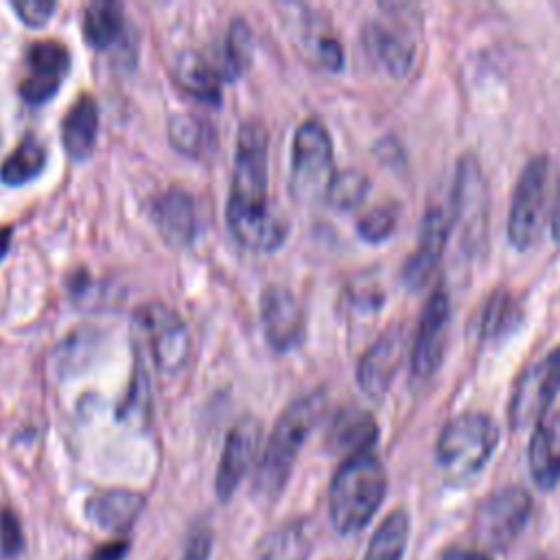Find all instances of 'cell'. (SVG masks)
Here are the masks:
<instances>
[{"label": "cell", "instance_id": "obj_1", "mask_svg": "<svg viewBox=\"0 0 560 560\" xmlns=\"http://www.w3.org/2000/svg\"><path fill=\"white\" fill-rule=\"evenodd\" d=\"M267 129L260 120L249 118L236 136L225 219L236 241L256 252H271L287 238V223L267 197Z\"/></svg>", "mask_w": 560, "mask_h": 560}, {"label": "cell", "instance_id": "obj_2", "mask_svg": "<svg viewBox=\"0 0 560 560\" xmlns=\"http://www.w3.org/2000/svg\"><path fill=\"white\" fill-rule=\"evenodd\" d=\"M326 409V394L315 389L295 398L276 420L269 442L262 451L256 470V492L265 499H276L295 464V457Z\"/></svg>", "mask_w": 560, "mask_h": 560}, {"label": "cell", "instance_id": "obj_3", "mask_svg": "<svg viewBox=\"0 0 560 560\" xmlns=\"http://www.w3.org/2000/svg\"><path fill=\"white\" fill-rule=\"evenodd\" d=\"M387 490V475L372 453L346 457L328 490L330 523L339 534L363 529L378 510Z\"/></svg>", "mask_w": 560, "mask_h": 560}, {"label": "cell", "instance_id": "obj_4", "mask_svg": "<svg viewBox=\"0 0 560 560\" xmlns=\"http://www.w3.org/2000/svg\"><path fill=\"white\" fill-rule=\"evenodd\" d=\"M499 444V424L483 411L451 418L435 440V462L453 479L479 472Z\"/></svg>", "mask_w": 560, "mask_h": 560}, {"label": "cell", "instance_id": "obj_5", "mask_svg": "<svg viewBox=\"0 0 560 560\" xmlns=\"http://www.w3.org/2000/svg\"><path fill=\"white\" fill-rule=\"evenodd\" d=\"M551 160L545 153L529 158L523 166L508 212V238L516 249H529L551 221Z\"/></svg>", "mask_w": 560, "mask_h": 560}, {"label": "cell", "instance_id": "obj_6", "mask_svg": "<svg viewBox=\"0 0 560 560\" xmlns=\"http://www.w3.org/2000/svg\"><path fill=\"white\" fill-rule=\"evenodd\" d=\"M332 168V140L324 122L308 118L293 136L291 147V190L300 199H317L328 190Z\"/></svg>", "mask_w": 560, "mask_h": 560}, {"label": "cell", "instance_id": "obj_7", "mask_svg": "<svg viewBox=\"0 0 560 560\" xmlns=\"http://www.w3.org/2000/svg\"><path fill=\"white\" fill-rule=\"evenodd\" d=\"M532 512V497L521 486H505L490 492L475 510V538L488 549H505L523 529Z\"/></svg>", "mask_w": 560, "mask_h": 560}, {"label": "cell", "instance_id": "obj_8", "mask_svg": "<svg viewBox=\"0 0 560 560\" xmlns=\"http://www.w3.org/2000/svg\"><path fill=\"white\" fill-rule=\"evenodd\" d=\"M453 228H455V212H453L451 199L427 206L424 217L420 221L416 249L405 258L400 267V278L411 291L422 289L433 278L444 256V249L448 245Z\"/></svg>", "mask_w": 560, "mask_h": 560}, {"label": "cell", "instance_id": "obj_9", "mask_svg": "<svg viewBox=\"0 0 560 560\" xmlns=\"http://www.w3.org/2000/svg\"><path fill=\"white\" fill-rule=\"evenodd\" d=\"M560 394V346L532 363L516 381L510 398V422L514 429L536 424L549 413Z\"/></svg>", "mask_w": 560, "mask_h": 560}, {"label": "cell", "instance_id": "obj_10", "mask_svg": "<svg viewBox=\"0 0 560 560\" xmlns=\"http://www.w3.org/2000/svg\"><path fill=\"white\" fill-rule=\"evenodd\" d=\"M448 322H451L448 293L444 287H435L422 306L418 330L413 335L411 350H409L411 378L416 383H424L438 372L444 357Z\"/></svg>", "mask_w": 560, "mask_h": 560}, {"label": "cell", "instance_id": "obj_11", "mask_svg": "<svg viewBox=\"0 0 560 560\" xmlns=\"http://www.w3.org/2000/svg\"><path fill=\"white\" fill-rule=\"evenodd\" d=\"M136 315L147 330L155 365L162 372H177L190 352V335L184 319L164 302L142 304Z\"/></svg>", "mask_w": 560, "mask_h": 560}, {"label": "cell", "instance_id": "obj_12", "mask_svg": "<svg viewBox=\"0 0 560 560\" xmlns=\"http://www.w3.org/2000/svg\"><path fill=\"white\" fill-rule=\"evenodd\" d=\"M407 350H411V343L405 324H394L385 332H381V337L359 359V387L368 396L381 398L389 389Z\"/></svg>", "mask_w": 560, "mask_h": 560}, {"label": "cell", "instance_id": "obj_13", "mask_svg": "<svg viewBox=\"0 0 560 560\" xmlns=\"http://www.w3.org/2000/svg\"><path fill=\"white\" fill-rule=\"evenodd\" d=\"M260 322L269 346L278 352L293 350L304 337V311L284 284H267L260 293Z\"/></svg>", "mask_w": 560, "mask_h": 560}, {"label": "cell", "instance_id": "obj_14", "mask_svg": "<svg viewBox=\"0 0 560 560\" xmlns=\"http://www.w3.org/2000/svg\"><path fill=\"white\" fill-rule=\"evenodd\" d=\"M70 68L68 48L57 39L33 42L26 50V74L20 83L22 96L39 105L55 96Z\"/></svg>", "mask_w": 560, "mask_h": 560}, {"label": "cell", "instance_id": "obj_15", "mask_svg": "<svg viewBox=\"0 0 560 560\" xmlns=\"http://www.w3.org/2000/svg\"><path fill=\"white\" fill-rule=\"evenodd\" d=\"M258 440L260 424L254 418H243L230 429L214 477V492L221 501H230L236 486L247 475L258 448Z\"/></svg>", "mask_w": 560, "mask_h": 560}, {"label": "cell", "instance_id": "obj_16", "mask_svg": "<svg viewBox=\"0 0 560 560\" xmlns=\"http://www.w3.org/2000/svg\"><path fill=\"white\" fill-rule=\"evenodd\" d=\"M451 203L455 212V225H459L466 238L475 243L477 234L483 232L486 221V179L475 155H464L459 160Z\"/></svg>", "mask_w": 560, "mask_h": 560}, {"label": "cell", "instance_id": "obj_17", "mask_svg": "<svg viewBox=\"0 0 560 560\" xmlns=\"http://www.w3.org/2000/svg\"><path fill=\"white\" fill-rule=\"evenodd\" d=\"M361 39L368 57L383 72L394 79L409 72L416 57V44L402 28H396L383 20H372L363 26Z\"/></svg>", "mask_w": 560, "mask_h": 560}, {"label": "cell", "instance_id": "obj_18", "mask_svg": "<svg viewBox=\"0 0 560 560\" xmlns=\"http://www.w3.org/2000/svg\"><path fill=\"white\" fill-rule=\"evenodd\" d=\"M151 219L162 238L173 247H188L197 232V208L188 190L171 186L153 197Z\"/></svg>", "mask_w": 560, "mask_h": 560}, {"label": "cell", "instance_id": "obj_19", "mask_svg": "<svg viewBox=\"0 0 560 560\" xmlns=\"http://www.w3.org/2000/svg\"><path fill=\"white\" fill-rule=\"evenodd\" d=\"M527 466L540 490H551L560 481V411L542 416L532 431Z\"/></svg>", "mask_w": 560, "mask_h": 560}, {"label": "cell", "instance_id": "obj_20", "mask_svg": "<svg viewBox=\"0 0 560 560\" xmlns=\"http://www.w3.org/2000/svg\"><path fill=\"white\" fill-rule=\"evenodd\" d=\"M376 438L378 424L374 416L357 405L341 407L326 429V446L332 453L346 457L370 453V448L376 444Z\"/></svg>", "mask_w": 560, "mask_h": 560}, {"label": "cell", "instance_id": "obj_21", "mask_svg": "<svg viewBox=\"0 0 560 560\" xmlns=\"http://www.w3.org/2000/svg\"><path fill=\"white\" fill-rule=\"evenodd\" d=\"M144 510V497L125 488L94 492L85 501V516L101 529L127 532Z\"/></svg>", "mask_w": 560, "mask_h": 560}, {"label": "cell", "instance_id": "obj_22", "mask_svg": "<svg viewBox=\"0 0 560 560\" xmlns=\"http://www.w3.org/2000/svg\"><path fill=\"white\" fill-rule=\"evenodd\" d=\"M98 107L90 94H81L68 107L61 120L63 149L72 160H85L96 147Z\"/></svg>", "mask_w": 560, "mask_h": 560}, {"label": "cell", "instance_id": "obj_23", "mask_svg": "<svg viewBox=\"0 0 560 560\" xmlns=\"http://www.w3.org/2000/svg\"><path fill=\"white\" fill-rule=\"evenodd\" d=\"M523 322V306L510 289L492 291L477 313V337L481 341H499L514 332Z\"/></svg>", "mask_w": 560, "mask_h": 560}, {"label": "cell", "instance_id": "obj_24", "mask_svg": "<svg viewBox=\"0 0 560 560\" xmlns=\"http://www.w3.org/2000/svg\"><path fill=\"white\" fill-rule=\"evenodd\" d=\"M173 72L179 88L192 98L210 105L221 103V77L206 52H182Z\"/></svg>", "mask_w": 560, "mask_h": 560}, {"label": "cell", "instance_id": "obj_25", "mask_svg": "<svg viewBox=\"0 0 560 560\" xmlns=\"http://www.w3.org/2000/svg\"><path fill=\"white\" fill-rule=\"evenodd\" d=\"M171 144L190 158H210L217 151V129L210 120L195 114H175L168 122Z\"/></svg>", "mask_w": 560, "mask_h": 560}, {"label": "cell", "instance_id": "obj_26", "mask_svg": "<svg viewBox=\"0 0 560 560\" xmlns=\"http://www.w3.org/2000/svg\"><path fill=\"white\" fill-rule=\"evenodd\" d=\"M206 55L214 66V70L219 72L221 81L236 79L249 66V59H252V35L247 24L241 18L232 20L230 31L221 42V46H217Z\"/></svg>", "mask_w": 560, "mask_h": 560}, {"label": "cell", "instance_id": "obj_27", "mask_svg": "<svg viewBox=\"0 0 560 560\" xmlns=\"http://www.w3.org/2000/svg\"><path fill=\"white\" fill-rule=\"evenodd\" d=\"M308 556L311 540L300 521L276 527L256 545L258 560H308Z\"/></svg>", "mask_w": 560, "mask_h": 560}, {"label": "cell", "instance_id": "obj_28", "mask_svg": "<svg viewBox=\"0 0 560 560\" xmlns=\"http://www.w3.org/2000/svg\"><path fill=\"white\" fill-rule=\"evenodd\" d=\"M125 26L122 7L112 0L90 2L83 11V37L94 48L112 46Z\"/></svg>", "mask_w": 560, "mask_h": 560}, {"label": "cell", "instance_id": "obj_29", "mask_svg": "<svg viewBox=\"0 0 560 560\" xmlns=\"http://www.w3.org/2000/svg\"><path fill=\"white\" fill-rule=\"evenodd\" d=\"M409 538V516L405 510L389 512L370 538L363 560H402Z\"/></svg>", "mask_w": 560, "mask_h": 560}, {"label": "cell", "instance_id": "obj_30", "mask_svg": "<svg viewBox=\"0 0 560 560\" xmlns=\"http://www.w3.org/2000/svg\"><path fill=\"white\" fill-rule=\"evenodd\" d=\"M46 166V151L35 136L22 138V142L0 164V179L9 186H20L35 179Z\"/></svg>", "mask_w": 560, "mask_h": 560}, {"label": "cell", "instance_id": "obj_31", "mask_svg": "<svg viewBox=\"0 0 560 560\" xmlns=\"http://www.w3.org/2000/svg\"><path fill=\"white\" fill-rule=\"evenodd\" d=\"M368 190H370V179L365 173L357 168H343L335 173V177L330 179L324 199L335 210H354L365 199Z\"/></svg>", "mask_w": 560, "mask_h": 560}, {"label": "cell", "instance_id": "obj_32", "mask_svg": "<svg viewBox=\"0 0 560 560\" xmlns=\"http://www.w3.org/2000/svg\"><path fill=\"white\" fill-rule=\"evenodd\" d=\"M396 221H398V208L394 203H381L368 210L359 219L357 232L365 243H381L394 232Z\"/></svg>", "mask_w": 560, "mask_h": 560}, {"label": "cell", "instance_id": "obj_33", "mask_svg": "<svg viewBox=\"0 0 560 560\" xmlns=\"http://www.w3.org/2000/svg\"><path fill=\"white\" fill-rule=\"evenodd\" d=\"M0 549L4 558H15L24 549L22 525L11 508L0 510Z\"/></svg>", "mask_w": 560, "mask_h": 560}, {"label": "cell", "instance_id": "obj_34", "mask_svg": "<svg viewBox=\"0 0 560 560\" xmlns=\"http://www.w3.org/2000/svg\"><path fill=\"white\" fill-rule=\"evenodd\" d=\"M11 7L24 24L42 26L57 4L52 0H15Z\"/></svg>", "mask_w": 560, "mask_h": 560}, {"label": "cell", "instance_id": "obj_35", "mask_svg": "<svg viewBox=\"0 0 560 560\" xmlns=\"http://www.w3.org/2000/svg\"><path fill=\"white\" fill-rule=\"evenodd\" d=\"M210 549H212V536L206 527H199L188 534L182 560H210Z\"/></svg>", "mask_w": 560, "mask_h": 560}, {"label": "cell", "instance_id": "obj_36", "mask_svg": "<svg viewBox=\"0 0 560 560\" xmlns=\"http://www.w3.org/2000/svg\"><path fill=\"white\" fill-rule=\"evenodd\" d=\"M129 551V540H109L90 553V560H125Z\"/></svg>", "mask_w": 560, "mask_h": 560}, {"label": "cell", "instance_id": "obj_37", "mask_svg": "<svg viewBox=\"0 0 560 560\" xmlns=\"http://www.w3.org/2000/svg\"><path fill=\"white\" fill-rule=\"evenodd\" d=\"M442 560H490L481 551H468V549H448Z\"/></svg>", "mask_w": 560, "mask_h": 560}, {"label": "cell", "instance_id": "obj_38", "mask_svg": "<svg viewBox=\"0 0 560 560\" xmlns=\"http://www.w3.org/2000/svg\"><path fill=\"white\" fill-rule=\"evenodd\" d=\"M549 228H551V236H553V241H556V243H560V186H558V192H556V199H553Z\"/></svg>", "mask_w": 560, "mask_h": 560}, {"label": "cell", "instance_id": "obj_39", "mask_svg": "<svg viewBox=\"0 0 560 560\" xmlns=\"http://www.w3.org/2000/svg\"><path fill=\"white\" fill-rule=\"evenodd\" d=\"M11 234H13V230H11L9 225H0V260H2V256L7 254V249H9Z\"/></svg>", "mask_w": 560, "mask_h": 560}]
</instances>
